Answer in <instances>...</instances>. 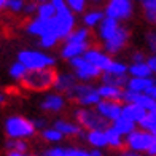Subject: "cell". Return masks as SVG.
Segmentation results:
<instances>
[{
    "label": "cell",
    "mask_w": 156,
    "mask_h": 156,
    "mask_svg": "<svg viewBox=\"0 0 156 156\" xmlns=\"http://www.w3.org/2000/svg\"><path fill=\"white\" fill-rule=\"evenodd\" d=\"M67 148H62V147H54V148H48L45 150L43 156H66Z\"/></svg>",
    "instance_id": "obj_38"
},
{
    "label": "cell",
    "mask_w": 156,
    "mask_h": 156,
    "mask_svg": "<svg viewBox=\"0 0 156 156\" xmlns=\"http://www.w3.org/2000/svg\"><path fill=\"white\" fill-rule=\"evenodd\" d=\"M78 81L80 80L75 76V73H67V72L66 73H58V78H56V83H54V89L61 94H66Z\"/></svg>",
    "instance_id": "obj_18"
},
{
    "label": "cell",
    "mask_w": 156,
    "mask_h": 156,
    "mask_svg": "<svg viewBox=\"0 0 156 156\" xmlns=\"http://www.w3.org/2000/svg\"><path fill=\"white\" fill-rule=\"evenodd\" d=\"M136 156H137V154H136Z\"/></svg>",
    "instance_id": "obj_55"
},
{
    "label": "cell",
    "mask_w": 156,
    "mask_h": 156,
    "mask_svg": "<svg viewBox=\"0 0 156 156\" xmlns=\"http://www.w3.org/2000/svg\"><path fill=\"white\" fill-rule=\"evenodd\" d=\"M91 29H88L86 26L78 27L70 32V35L64 41H72V43H91Z\"/></svg>",
    "instance_id": "obj_23"
},
{
    "label": "cell",
    "mask_w": 156,
    "mask_h": 156,
    "mask_svg": "<svg viewBox=\"0 0 156 156\" xmlns=\"http://www.w3.org/2000/svg\"><path fill=\"white\" fill-rule=\"evenodd\" d=\"M27 72H29V69H27L23 62H19V61H16V62L10 67V76H11L15 81H21V80H23V78L27 75Z\"/></svg>",
    "instance_id": "obj_32"
},
{
    "label": "cell",
    "mask_w": 156,
    "mask_h": 156,
    "mask_svg": "<svg viewBox=\"0 0 156 156\" xmlns=\"http://www.w3.org/2000/svg\"><path fill=\"white\" fill-rule=\"evenodd\" d=\"M5 101H6V96H5V93H3V89H0V105H3Z\"/></svg>",
    "instance_id": "obj_49"
},
{
    "label": "cell",
    "mask_w": 156,
    "mask_h": 156,
    "mask_svg": "<svg viewBox=\"0 0 156 156\" xmlns=\"http://www.w3.org/2000/svg\"><path fill=\"white\" fill-rule=\"evenodd\" d=\"M69 66L73 69V73L78 80L84 83H91L97 78H101L102 75V70L96 67L94 64H91L89 61H86L84 56H76V58L69 59Z\"/></svg>",
    "instance_id": "obj_5"
},
{
    "label": "cell",
    "mask_w": 156,
    "mask_h": 156,
    "mask_svg": "<svg viewBox=\"0 0 156 156\" xmlns=\"http://www.w3.org/2000/svg\"><path fill=\"white\" fill-rule=\"evenodd\" d=\"M142 6H144V10H153L156 8V0H145Z\"/></svg>",
    "instance_id": "obj_45"
},
{
    "label": "cell",
    "mask_w": 156,
    "mask_h": 156,
    "mask_svg": "<svg viewBox=\"0 0 156 156\" xmlns=\"http://www.w3.org/2000/svg\"><path fill=\"white\" fill-rule=\"evenodd\" d=\"M156 84L151 76H131L127 80L126 89L134 91V93H150V89Z\"/></svg>",
    "instance_id": "obj_14"
},
{
    "label": "cell",
    "mask_w": 156,
    "mask_h": 156,
    "mask_svg": "<svg viewBox=\"0 0 156 156\" xmlns=\"http://www.w3.org/2000/svg\"><path fill=\"white\" fill-rule=\"evenodd\" d=\"M147 64L150 66L151 72H153V73H156V53H154L153 56H150V58H147Z\"/></svg>",
    "instance_id": "obj_44"
},
{
    "label": "cell",
    "mask_w": 156,
    "mask_h": 156,
    "mask_svg": "<svg viewBox=\"0 0 156 156\" xmlns=\"http://www.w3.org/2000/svg\"><path fill=\"white\" fill-rule=\"evenodd\" d=\"M105 18V10H89L83 15V26H86L88 29H94V27H99V24L104 21Z\"/></svg>",
    "instance_id": "obj_21"
},
{
    "label": "cell",
    "mask_w": 156,
    "mask_h": 156,
    "mask_svg": "<svg viewBox=\"0 0 156 156\" xmlns=\"http://www.w3.org/2000/svg\"><path fill=\"white\" fill-rule=\"evenodd\" d=\"M131 61H132V64L145 62V61H147V56H145V53H142V51H134V53L131 54Z\"/></svg>",
    "instance_id": "obj_42"
},
{
    "label": "cell",
    "mask_w": 156,
    "mask_h": 156,
    "mask_svg": "<svg viewBox=\"0 0 156 156\" xmlns=\"http://www.w3.org/2000/svg\"><path fill=\"white\" fill-rule=\"evenodd\" d=\"M127 70H129V67H127L124 62L112 59V62L108 64V67L105 69L104 72H108V73H116V75H127Z\"/></svg>",
    "instance_id": "obj_33"
},
{
    "label": "cell",
    "mask_w": 156,
    "mask_h": 156,
    "mask_svg": "<svg viewBox=\"0 0 156 156\" xmlns=\"http://www.w3.org/2000/svg\"><path fill=\"white\" fill-rule=\"evenodd\" d=\"M59 41H61L59 37L54 32H48V34L40 37V46L45 48V49H51V48H54L56 45H58Z\"/></svg>",
    "instance_id": "obj_34"
},
{
    "label": "cell",
    "mask_w": 156,
    "mask_h": 156,
    "mask_svg": "<svg viewBox=\"0 0 156 156\" xmlns=\"http://www.w3.org/2000/svg\"><path fill=\"white\" fill-rule=\"evenodd\" d=\"M75 29V13L67 8L64 11H58L53 18V32L59 37L61 41H64L70 32Z\"/></svg>",
    "instance_id": "obj_6"
},
{
    "label": "cell",
    "mask_w": 156,
    "mask_h": 156,
    "mask_svg": "<svg viewBox=\"0 0 156 156\" xmlns=\"http://www.w3.org/2000/svg\"><path fill=\"white\" fill-rule=\"evenodd\" d=\"M5 148L6 150H11V151L26 153L27 150H29V144L24 142L23 139H11V137H8V140L5 142Z\"/></svg>",
    "instance_id": "obj_30"
},
{
    "label": "cell",
    "mask_w": 156,
    "mask_h": 156,
    "mask_svg": "<svg viewBox=\"0 0 156 156\" xmlns=\"http://www.w3.org/2000/svg\"><path fill=\"white\" fill-rule=\"evenodd\" d=\"M136 124L137 123H134V121H131L129 118H126V116H119V118H116L115 121H112V126L115 127V129L121 134V136H127V134H131L134 129H136Z\"/></svg>",
    "instance_id": "obj_26"
},
{
    "label": "cell",
    "mask_w": 156,
    "mask_h": 156,
    "mask_svg": "<svg viewBox=\"0 0 156 156\" xmlns=\"http://www.w3.org/2000/svg\"><path fill=\"white\" fill-rule=\"evenodd\" d=\"M6 2H8V0H0V10L6 8Z\"/></svg>",
    "instance_id": "obj_51"
},
{
    "label": "cell",
    "mask_w": 156,
    "mask_h": 156,
    "mask_svg": "<svg viewBox=\"0 0 156 156\" xmlns=\"http://www.w3.org/2000/svg\"><path fill=\"white\" fill-rule=\"evenodd\" d=\"M37 8H38V2H35V0H30V2H27L26 6H24V15H27V16L37 15Z\"/></svg>",
    "instance_id": "obj_39"
},
{
    "label": "cell",
    "mask_w": 156,
    "mask_h": 156,
    "mask_svg": "<svg viewBox=\"0 0 156 156\" xmlns=\"http://www.w3.org/2000/svg\"><path fill=\"white\" fill-rule=\"evenodd\" d=\"M73 116L76 119V123L86 131H91V129L105 131L108 126H112V121H108L107 118H104L97 110H93L91 107H83V108L75 110Z\"/></svg>",
    "instance_id": "obj_2"
},
{
    "label": "cell",
    "mask_w": 156,
    "mask_h": 156,
    "mask_svg": "<svg viewBox=\"0 0 156 156\" xmlns=\"http://www.w3.org/2000/svg\"><path fill=\"white\" fill-rule=\"evenodd\" d=\"M147 110L144 108V107H140L139 104H123V112H121V115L123 116H126V118H129L131 121H134V123H140L142 119L145 118V115H147Z\"/></svg>",
    "instance_id": "obj_19"
},
{
    "label": "cell",
    "mask_w": 156,
    "mask_h": 156,
    "mask_svg": "<svg viewBox=\"0 0 156 156\" xmlns=\"http://www.w3.org/2000/svg\"><path fill=\"white\" fill-rule=\"evenodd\" d=\"M96 110L101 113L104 118H107L108 121H115L116 118L121 116L123 104L118 102V101H108V99H102V101L96 105Z\"/></svg>",
    "instance_id": "obj_10"
},
{
    "label": "cell",
    "mask_w": 156,
    "mask_h": 156,
    "mask_svg": "<svg viewBox=\"0 0 156 156\" xmlns=\"http://www.w3.org/2000/svg\"><path fill=\"white\" fill-rule=\"evenodd\" d=\"M129 38H131L129 29H126L124 26H119V29L113 34L108 40H105L104 43H102L104 51H107L110 56L121 53L123 49L126 48V45L129 43Z\"/></svg>",
    "instance_id": "obj_8"
},
{
    "label": "cell",
    "mask_w": 156,
    "mask_h": 156,
    "mask_svg": "<svg viewBox=\"0 0 156 156\" xmlns=\"http://www.w3.org/2000/svg\"><path fill=\"white\" fill-rule=\"evenodd\" d=\"M145 41H147L148 49H150V51H153V53H156V32H154V30H151V32L147 34Z\"/></svg>",
    "instance_id": "obj_37"
},
{
    "label": "cell",
    "mask_w": 156,
    "mask_h": 156,
    "mask_svg": "<svg viewBox=\"0 0 156 156\" xmlns=\"http://www.w3.org/2000/svg\"><path fill=\"white\" fill-rule=\"evenodd\" d=\"M142 129H147V131H150L151 134H154L156 136V108L150 110L145 115V118L142 119V121L139 123Z\"/></svg>",
    "instance_id": "obj_28"
},
{
    "label": "cell",
    "mask_w": 156,
    "mask_h": 156,
    "mask_svg": "<svg viewBox=\"0 0 156 156\" xmlns=\"http://www.w3.org/2000/svg\"><path fill=\"white\" fill-rule=\"evenodd\" d=\"M66 156H91V151H86L83 148H67Z\"/></svg>",
    "instance_id": "obj_40"
},
{
    "label": "cell",
    "mask_w": 156,
    "mask_h": 156,
    "mask_svg": "<svg viewBox=\"0 0 156 156\" xmlns=\"http://www.w3.org/2000/svg\"><path fill=\"white\" fill-rule=\"evenodd\" d=\"M144 16H145V19L150 24L156 26V8H153V10H144Z\"/></svg>",
    "instance_id": "obj_41"
},
{
    "label": "cell",
    "mask_w": 156,
    "mask_h": 156,
    "mask_svg": "<svg viewBox=\"0 0 156 156\" xmlns=\"http://www.w3.org/2000/svg\"><path fill=\"white\" fill-rule=\"evenodd\" d=\"M105 136H107L108 147L113 148V150H121V148L126 145V142L123 140V136L113 126H108L107 129H105Z\"/></svg>",
    "instance_id": "obj_24"
},
{
    "label": "cell",
    "mask_w": 156,
    "mask_h": 156,
    "mask_svg": "<svg viewBox=\"0 0 156 156\" xmlns=\"http://www.w3.org/2000/svg\"><path fill=\"white\" fill-rule=\"evenodd\" d=\"M34 124H35L37 129H45V127H46V119L38 118V119H35V121H34Z\"/></svg>",
    "instance_id": "obj_46"
},
{
    "label": "cell",
    "mask_w": 156,
    "mask_h": 156,
    "mask_svg": "<svg viewBox=\"0 0 156 156\" xmlns=\"http://www.w3.org/2000/svg\"><path fill=\"white\" fill-rule=\"evenodd\" d=\"M37 16L38 18H43V19H51L56 16V8L54 5L49 2H41L38 3V8H37Z\"/></svg>",
    "instance_id": "obj_29"
},
{
    "label": "cell",
    "mask_w": 156,
    "mask_h": 156,
    "mask_svg": "<svg viewBox=\"0 0 156 156\" xmlns=\"http://www.w3.org/2000/svg\"><path fill=\"white\" fill-rule=\"evenodd\" d=\"M58 78V72L54 67H45V69H35L29 70L27 75L21 80V86L32 93H43L48 89H54V83Z\"/></svg>",
    "instance_id": "obj_1"
},
{
    "label": "cell",
    "mask_w": 156,
    "mask_h": 156,
    "mask_svg": "<svg viewBox=\"0 0 156 156\" xmlns=\"http://www.w3.org/2000/svg\"><path fill=\"white\" fill-rule=\"evenodd\" d=\"M119 26H121L119 21L105 16L104 21L99 24V29H97V37H99V40H101V43H104L105 40H108L112 35L119 29Z\"/></svg>",
    "instance_id": "obj_17"
},
{
    "label": "cell",
    "mask_w": 156,
    "mask_h": 156,
    "mask_svg": "<svg viewBox=\"0 0 156 156\" xmlns=\"http://www.w3.org/2000/svg\"><path fill=\"white\" fill-rule=\"evenodd\" d=\"M127 80H129V78L126 75H116V73H108V72H102V75H101V83L102 84H112V86H118V88H123V89H126Z\"/></svg>",
    "instance_id": "obj_25"
},
{
    "label": "cell",
    "mask_w": 156,
    "mask_h": 156,
    "mask_svg": "<svg viewBox=\"0 0 156 156\" xmlns=\"http://www.w3.org/2000/svg\"><path fill=\"white\" fill-rule=\"evenodd\" d=\"M104 10L105 16L116 21H126L132 16V2L131 0H110Z\"/></svg>",
    "instance_id": "obj_9"
},
{
    "label": "cell",
    "mask_w": 156,
    "mask_h": 156,
    "mask_svg": "<svg viewBox=\"0 0 156 156\" xmlns=\"http://www.w3.org/2000/svg\"><path fill=\"white\" fill-rule=\"evenodd\" d=\"M27 32L30 35H35V37H41L48 32H53V18L51 19H43V18H38L35 16L32 21H29L26 26Z\"/></svg>",
    "instance_id": "obj_13"
},
{
    "label": "cell",
    "mask_w": 156,
    "mask_h": 156,
    "mask_svg": "<svg viewBox=\"0 0 156 156\" xmlns=\"http://www.w3.org/2000/svg\"><path fill=\"white\" fill-rule=\"evenodd\" d=\"M137 2H140V3H144V2H145V0H137Z\"/></svg>",
    "instance_id": "obj_54"
},
{
    "label": "cell",
    "mask_w": 156,
    "mask_h": 156,
    "mask_svg": "<svg viewBox=\"0 0 156 156\" xmlns=\"http://www.w3.org/2000/svg\"><path fill=\"white\" fill-rule=\"evenodd\" d=\"M53 126L67 137H83L84 139V136H86V134L83 132V127L80 124L67 121V119H58V121H54Z\"/></svg>",
    "instance_id": "obj_16"
},
{
    "label": "cell",
    "mask_w": 156,
    "mask_h": 156,
    "mask_svg": "<svg viewBox=\"0 0 156 156\" xmlns=\"http://www.w3.org/2000/svg\"><path fill=\"white\" fill-rule=\"evenodd\" d=\"M89 2H93V3H101L102 0H89Z\"/></svg>",
    "instance_id": "obj_52"
},
{
    "label": "cell",
    "mask_w": 156,
    "mask_h": 156,
    "mask_svg": "<svg viewBox=\"0 0 156 156\" xmlns=\"http://www.w3.org/2000/svg\"><path fill=\"white\" fill-rule=\"evenodd\" d=\"M6 156H34V154H26V153H21V151H11V150H8Z\"/></svg>",
    "instance_id": "obj_48"
},
{
    "label": "cell",
    "mask_w": 156,
    "mask_h": 156,
    "mask_svg": "<svg viewBox=\"0 0 156 156\" xmlns=\"http://www.w3.org/2000/svg\"><path fill=\"white\" fill-rule=\"evenodd\" d=\"M64 137V134L61 131H58L56 127H45L41 129V139L45 142H49V144H54V142H61Z\"/></svg>",
    "instance_id": "obj_31"
},
{
    "label": "cell",
    "mask_w": 156,
    "mask_h": 156,
    "mask_svg": "<svg viewBox=\"0 0 156 156\" xmlns=\"http://www.w3.org/2000/svg\"><path fill=\"white\" fill-rule=\"evenodd\" d=\"M150 156H156V136H154V140H153V144H151V147L148 148V151H147Z\"/></svg>",
    "instance_id": "obj_47"
},
{
    "label": "cell",
    "mask_w": 156,
    "mask_h": 156,
    "mask_svg": "<svg viewBox=\"0 0 156 156\" xmlns=\"http://www.w3.org/2000/svg\"><path fill=\"white\" fill-rule=\"evenodd\" d=\"M35 131H37V127H35L34 121L24 116L15 115L5 121V132L11 139H29L35 136Z\"/></svg>",
    "instance_id": "obj_3"
},
{
    "label": "cell",
    "mask_w": 156,
    "mask_h": 156,
    "mask_svg": "<svg viewBox=\"0 0 156 156\" xmlns=\"http://www.w3.org/2000/svg\"><path fill=\"white\" fill-rule=\"evenodd\" d=\"M97 91L101 94L102 99H108V101H118V102H123V93L124 89L123 88H118V86H112V84H99Z\"/></svg>",
    "instance_id": "obj_20"
},
{
    "label": "cell",
    "mask_w": 156,
    "mask_h": 156,
    "mask_svg": "<svg viewBox=\"0 0 156 156\" xmlns=\"http://www.w3.org/2000/svg\"><path fill=\"white\" fill-rule=\"evenodd\" d=\"M154 140V134L147 129H134L126 136V147L132 151H148Z\"/></svg>",
    "instance_id": "obj_7"
},
{
    "label": "cell",
    "mask_w": 156,
    "mask_h": 156,
    "mask_svg": "<svg viewBox=\"0 0 156 156\" xmlns=\"http://www.w3.org/2000/svg\"><path fill=\"white\" fill-rule=\"evenodd\" d=\"M66 102H67V97H64L61 93L56 91V93L48 94L43 101H41L40 107H41V110H45L48 113H58V112L64 110Z\"/></svg>",
    "instance_id": "obj_12"
},
{
    "label": "cell",
    "mask_w": 156,
    "mask_h": 156,
    "mask_svg": "<svg viewBox=\"0 0 156 156\" xmlns=\"http://www.w3.org/2000/svg\"><path fill=\"white\" fill-rule=\"evenodd\" d=\"M89 46H91V43H72V41H64V45L61 46V58L69 61L72 58H76V56H83Z\"/></svg>",
    "instance_id": "obj_15"
},
{
    "label": "cell",
    "mask_w": 156,
    "mask_h": 156,
    "mask_svg": "<svg viewBox=\"0 0 156 156\" xmlns=\"http://www.w3.org/2000/svg\"><path fill=\"white\" fill-rule=\"evenodd\" d=\"M148 94H150V96H153V97L156 99V84H154V86L150 89V93H148Z\"/></svg>",
    "instance_id": "obj_50"
},
{
    "label": "cell",
    "mask_w": 156,
    "mask_h": 156,
    "mask_svg": "<svg viewBox=\"0 0 156 156\" xmlns=\"http://www.w3.org/2000/svg\"><path fill=\"white\" fill-rule=\"evenodd\" d=\"M84 56V59L89 61L91 64H94L96 67H99L104 72L105 69L108 67V64L112 62V58H110V54L107 51H102V49H99L96 46H89L86 49V53L83 54Z\"/></svg>",
    "instance_id": "obj_11"
},
{
    "label": "cell",
    "mask_w": 156,
    "mask_h": 156,
    "mask_svg": "<svg viewBox=\"0 0 156 156\" xmlns=\"http://www.w3.org/2000/svg\"><path fill=\"white\" fill-rule=\"evenodd\" d=\"M51 3L54 5L56 13H58V11H64V10H67V8H69V5H67L66 0H51Z\"/></svg>",
    "instance_id": "obj_43"
},
{
    "label": "cell",
    "mask_w": 156,
    "mask_h": 156,
    "mask_svg": "<svg viewBox=\"0 0 156 156\" xmlns=\"http://www.w3.org/2000/svg\"><path fill=\"white\" fill-rule=\"evenodd\" d=\"M18 61L23 62L29 70L54 67V64H56V59L53 56L46 54L45 51H37V49H23V51H19Z\"/></svg>",
    "instance_id": "obj_4"
},
{
    "label": "cell",
    "mask_w": 156,
    "mask_h": 156,
    "mask_svg": "<svg viewBox=\"0 0 156 156\" xmlns=\"http://www.w3.org/2000/svg\"><path fill=\"white\" fill-rule=\"evenodd\" d=\"M66 2L69 5V8L73 13H84L88 0H66Z\"/></svg>",
    "instance_id": "obj_35"
},
{
    "label": "cell",
    "mask_w": 156,
    "mask_h": 156,
    "mask_svg": "<svg viewBox=\"0 0 156 156\" xmlns=\"http://www.w3.org/2000/svg\"><path fill=\"white\" fill-rule=\"evenodd\" d=\"M24 6H26V2L24 0H8L6 2V8H8L11 13H24Z\"/></svg>",
    "instance_id": "obj_36"
},
{
    "label": "cell",
    "mask_w": 156,
    "mask_h": 156,
    "mask_svg": "<svg viewBox=\"0 0 156 156\" xmlns=\"http://www.w3.org/2000/svg\"><path fill=\"white\" fill-rule=\"evenodd\" d=\"M127 73H129L131 76H151L153 72L150 66L145 62H139V64H132V66H129V70H127Z\"/></svg>",
    "instance_id": "obj_27"
},
{
    "label": "cell",
    "mask_w": 156,
    "mask_h": 156,
    "mask_svg": "<svg viewBox=\"0 0 156 156\" xmlns=\"http://www.w3.org/2000/svg\"><path fill=\"white\" fill-rule=\"evenodd\" d=\"M38 3H41V2H49V0H37Z\"/></svg>",
    "instance_id": "obj_53"
},
{
    "label": "cell",
    "mask_w": 156,
    "mask_h": 156,
    "mask_svg": "<svg viewBox=\"0 0 156 156\" xmlns=\"http://www.w3.org/2000/svg\"><path fill=\"white\" fill-rule=\"evenodd\" d=\"M86 142L89 145H93L96 148H104V147H108L107 144V136H105V131L102 129H91L86 132V136H84Z\"/></svg>",
    "instance_id": "obj_22"
}]
</instances>
